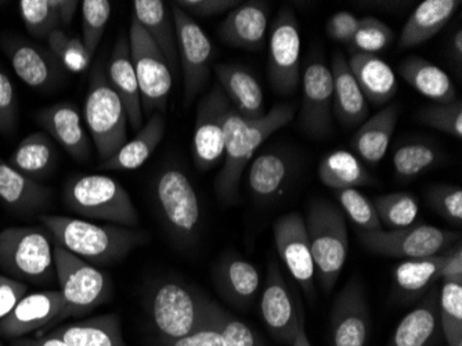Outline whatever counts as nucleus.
Wrapping results in <instances>:
<instances>
[{"mask_svg": "<svg viewBox=\"0 0 462 346\" xmlns=\"http://www.w3.org/2000/svg\"><path fill=\"white\" fill-rule=\"evenodd\" d=\"M295 116V106L276 104L262 118L248 119L231 106L226 119L225 164L215 181L217 200L223 205L240 202V183L244 169L262 143L290 124Z\"/></svg>", "mask_w": 462, "mask_h": 346, "instance_id": "1", "label": "nucleus"}, {"mask_svg": "<svg viewBox=\"0 0 462 346\" xmlns=\"http://www.w3.org/2000/svg\"><path fill=\"white\" fill-rule=\"evenodd\" d=\"M39 220L54 244L97 267L124 261L134 249L149 241V234L144 231L118 225H96L59 215H42Z\"/></svg>", "mask_w": 462, "mask_h": 346, "instance_id": "2", "label": "nucleus"}, {"mask_svg": "<svg viewBox=\"0 0 462 346\" xmlns=\"http://www.w3.org/2000/svg\"><path fill=\"white\" fill-rule=\"evenodd\" d=\"M211 299L183 281L165 280L152 288L149 316L160 346L170 345L201 330Z\"/></svg>", "mask_w": 462, "mask_h": 346, "instance_id": "3", "label": "nucleus"}, {"mask_svg": "<svg viewBox=\"0 0 462 346\" xmlns=\"http://www.w3.org/2000/svg\"><path fill=\"white\" fill-rule=\"evenodd\" d=\"M305 223L314 270L324 293H331L346 264L349 249L344 212L328 200H313Z\"/></svg>", "mask_w": 462, "mask_h": 346, "instance_id": "4", "label": "nucleus"}, {"mask_svg": "<svg viewBox=\"0 0 462 346\" xmlns=\"http://www.w3.org/2000/svg\"><path fill=\"white\" fill-rule=\"evenodd\" d=\"M64 202L83 218L107 220L122 228L134 229L139 225V213L129 192L110 176L71 179L64 187Z\"/></svg>", "mask_w": 462, "mask_h": 346, "instance_id": "5", "label": "nucleus"}, {"mask_svg": "<svg viewBox=\"0 0 462 346\" xmlns=\"http://www.w3.org/2000/svg\"><path fill=\"white\" fill-rule=\"evenodd\" d=\"M53 255L60 293L64 299L56 324L69 317L85 316L111 298L113 281L106 273L57 244Z\"/></svg>", "mask_w": 462, "mask_h": 346, "instance_id": "6", "label": "nucleus"}, {"mask_svg": "<svg viewBox=\"0 0 462 346\" xmlns=\"http://www.w3.org/2000/svg\"><path fill=\"white\" fill-rule=\"evenodd\" d=\"M83 117L101 160L113 157L126 143L128 114L100 64L93 69L90 75Z\"/></svg>", "mask_w": 462, "mask_h": 346, "instance_id": "7", "label": "nucleus"}, {"mask_svg": "<svg viewBox=\"0 0 462 346\" xmlns=\"http://www.w3.org/2000/svg\"><path fill=\"white\" fill-rule=\"evenodd\" d=\"M51 233L43 228L0 231V269L18 281L48 285L56 277Z\"/></svg>", "mask_w": 462, "mask_h": 346, "instance_id": "8", "label": "nucleus"}, {"mask_svg": "<svg viewBox=\"0 0 462 346\" xmlns=\"http://www.w3.org/2000/svg\"><path fill=\"white\" fill-rule=\"evenodd\" d=\"M161 220L178 246L190 247L201 230V207L196 190L178 168L161 172L154 190Z\"/></svg>", "mask_w": 462, "mask_h": 346, "instance_id": "9", "label": "nucleus"}, {"mask_svg": "<svg viewBox=\"0 0 462 346\" xmlns=\"http://www.w3.org/2000/svg\"><path fill=\"white\" fill-rule=\"evenodd\" d=\"M128 38L132 61L139 82L143 116L165 113L173 83L165 57L134 18H132Z\"/></svg>", "mask_w": 462, "mask_h": 346, "instance_id": "10", "label": "nucleus"}, {"mask_svg": "<svg viewBox=\"0 0 462 346\" xmlns=\"http://www.w3.org/2000/svg\"><path fill=\"white\" fill-rule=\"evenodd\" d=\"M360 243L373 254L421 259L450 248L458 234L430 225H411L401 230L360 231Z\"/></svg>", "mask_w": 462, "mask_h": 346, "instance_id": "11", "label": "nucleus"}, {"mask_svg": "<svg viewBox=\"0 0 462 346\" xmlns=\"http://www.w3.org/2000/svg\"><path fill=\"white\" fill-rule=\"evenodd\" d=\"M170 7L175 23L179 61L183 71L184 104L190 106L204 89L211 75L209 70L214 57V46L193 17L179 9L175 4Z\"/></svg>", "mask_w": 462, "mask_h": 346, "instance_id": "12", "label": "nucleus"}, {"mask_svg": "<svg viewBox=\"0 0 462 346\" xmlns=\"http://www.w3.org/2000/svg\"><path fill=\"white\" fill-rule=\"evenodd\" d=\"M300 31L290 7L284 6L273 23L269 43V79L274 92L291 96L300 86Z\"/></svg>", "mask_w": 462, "mask_h": 346, "instance_id": "13", "label": "nucleus"}, {"mask_svg": "<svg viewBox=\"0 0 462 346\" xmlns=\"http://www.w3.org/2000/svg\"><path fill=\"white\" fill-rule=\"evenodd\" d=\"M231 103L219 83L199 100L194 129L193 154L197 169L207 172L225 155L226 119Z\"/></svg>", "mask_w": 462, "mask_h": 346, "instance_id": "14", "label": "nucleus"}, {"mask_svg": "<svg viewBox=\"0 0 462 346\" xmlns=\"http://www.w3.org/2000/svg\"><path fill=\"white\" fill-rule=\"evenodd\" d=\"M370 329V306L365 285L357 276H353L335 298L329 319V343L365 346Z\"/></svg>", "mask_w": 462, "mask_h": 346, "instance_id": "15", "label": "nucleus"}, {"mask_svg": "<svg viewBox=\"0 0 462 346\" xmlns=\"http://www.w3.org/2000/svg\"><path fill=\"white\" fill-rule=\"evenodd\" d=\"M261 313L270 335L282 345L292 346L305 317L302 308L293 299L276 259L270 261L267 269L266 285L262 293Z\"/></svg>", "mask_w": 462, "mask_h": 346, "instance_id": "16", "label": "nucleus"}, {"mask_svg": "<svg viewBox=\"0 0 462 346\" xmlns=\"http://www.w3.org/2000/svg\"><path fill=\"white\" fill-rule=\"evenodd\" d=\"M273 234L276 241L277 252L292 277L297 280L309 299L316 296L314 288L313 257L309 244L306 223L300 213H288L282 216L273 225Z\"/></svg>", "mask_w": 462, "mask_h": 346, "instance_id": "17", "label": "nucleus"}, {"mask_svg": "<svg viewBox=\"0 0 462 346\" xmlns=\"http://www.w3.org/2000/svg\"><path fill=\"white\" fill-rule=\"evenodd\" d=\"M303 98L300 125L302 131L314 139H324L332 132V83L331 70L320 60H314L306 67L302 79Z\"/></svg>", "mask_w": 462, "mask_h": 346, "instance_id": "18", "label": "nucleus"}, {"mask_svg": "<svg viewBox=\"0 0 462 346\" xmlns=\"http://www.w3.org/2000/svg\"><path fill=\"white\" fill-rule=\"evenodd\" d=\"M2 48L17 77L33 89L53 88L66 70L51 51L31 42L6 38L2 41Z\"/></svg>", "mask_w": 462, "mask_h": 346, "instance_id": "19", "label": "nucleus"}, {"mask_svg": "<svg viewBox=\"0 0 462 346\" xmlns=\"http://www.w3.org/2000/svg\"><path fill=\"white\" fill-rule=\"evenodd\" d=\"M62 306L64 299L60 290L28 294L0 322V335L7 340H18L31 332L54 326Z\"/></svg>", "mask_w": 462, "mask_h": 346, "instance_id": "20", "label": "nucleus"}, {"mask_svg": "<svg viewBox=\"0 0 462 346\" xmlns=\"http://www.w3.org/2000/svg\"><path fill=\"white\" fill-rule=\"evenodd\" d=\"M165 346H267L245 323L236 319L219 304L211 301L205 326L189 337Z\"/></svg>", "mask_w": 462, "mask_h": 346, "instance_id": "21", "label": "nucleus"}, {"mask_svg": "<svg viewBox=\"0 0 462 346\" xmlns=\"http://www.w3.org/2000/svg\"><path fill=\"white\" fill-rule=\"evenodd\" d=\"M36 122L78 163L90 157L89 136L72 103H57L36 114Z\"/></svg>", "mask_w": 462, "mask_h": 346, "instance_id": "22", "label": "nucleus"}, {"mask_svg": "<svg viewBox=\"0 0 462 346\" xmlns=\"http://www.w3.org/2000/svg\"><path fill=\"white\" fill-rule=\"evenodd\" d=\"M269 23V4L248 2L230 10L219 27V36L233 48L259 51Z\"/></svg>", "mask_w": 462, "mask_h": 346, "instance_id": "23", "label": "nucleus"}, {"mask_svg": "<svg viewBox=\"0 0 462 346\" xmlns=\"http://www.w3.org/2000/svg\"><path fill=\"white\" fill-rule=\"evenodd\" d=\"M106 75L113 89L124 103L129 124L134 131H140L143 126V117H144L142 98H140L139 82L134 72V61H132L129 38L125 33L116 39Z\"/></svg>", "mask_w": 462, "mask_h": 346, "instance_id": "24", "label": "nucleus"}, {"mask_svg": "<svg viewBox=\"0 0 462 346\" xmlns=\"http://www.w3.org/2000/svg\"><path fill=\"white\" fill-rule=\"evenodd\" d=\"M214 283L226 302L236 308L246 309L258 295L261 276L254 265L230 254L223 257L215 267Z\"/></svg>", "mask_w": 462, "mask_h": 346, "instance_id": "25", "label": "nucleus"}, {"mask_svg": "<svg viewBox=\"0 0 462 346\" xmlns=\"http://www.w3.org/2000/svg\"><path fill=\"white\" fill-rule=\"evenodd\" d=\"M439 293L430 290L394 330L386 346H442L443 334L439 320Z\"/></svg>", "mask_w": 462, "mask_h": 346, "instance_id": "26", "label": "nucleus"}, {"mask_svg": "<svg viewBox=\"0 0 462 346\" xmlns=\"http://www.w3.org/2000/svg\"><path fill=\"white\" fill-rule=\"evenodd\" d=\"M170 6L161 0H134V18L165 57L171 74L179 77L178 39Z\"/></svg>", "mask_w": 462, "mask_h": 346, "instance_id": "27", "label": "nucleus"}, {"mask_svg": "<svg viewBox=\"0 0 462 346\" xmlns=\"http://www.w3.org/2000/svg\"><path fill=\"white\" fill-rule=\"evenodd\" d=\"M332 108L339 124L345 127L359 126L367 119L368 103L350 71L344 54L337 53L332 59Z\"/></svg>", "mask_w": 462, "mask_h": 346, "instance_id": "28", "label": "nucleus"}, {"mask_svg": "<svg viewBox=\"0 0 462 346\" xmlns=\"http://www.w3.org/2000/svg\"><path fill=\"white\" fill-rule=\"evenodd\" d=\"M399 113V104H389L380 113L363 122L359 131L350 140V147L356 157L370 165H378L383 161L391 145Z\"/></svg>", "mask_w": 462, "mask_h": 346, "instance_id": "29", "label": "nucleus"}, {"mask_svg": "<svg viewBox=\"0 0 462 346\" xmlns=\"http://www.w3.org/2000/svg\"><path fill=\"white\" fill-rule=\"evenodd\" d=\"M347 64L367 103L383 107L394 98L397 80L393 70L376 54L353 53Z\"/></svg>", "mask_w": 462, "mask_h": 346, "instance_id": "30", "label": "nucleus"}, {"mask_svg": "<svg viewBox=\"0 0 462 346\" xmlns=\"http://www.w3.org/2000/svg\"><path fill=\"white\" fill-rule=\"evenodd\" d=\"M215 74L238 114L248 119L262 118L266 114L261 85L246 70L230 64H217Z\"/></svg>", "mask_w": 462, "mask_h": 346, "instance_id": "31", "label": "nucleus"}, {"mask_svg": "<svg viewBox=\"0 0 462 346\" xmlns=\"http://www.w3.org/2000/svg\"><path fill=\"white\" fill-rule=\"evenodd\" d=\"M53 190L38 183L0 158V200L17 212L30 213L51 205Z\"/></svg>", "mask_w": 462, "mask_h": 346, "instance_id": "32", "label": "nucleus"}, {"mask_svg": "<svg viewBox=\"0 0 462 346\" xmlns=\"http://www.w3.org/2000/svg\"><path fill=\"white\" fill-rule=\"evenodd\" d=\"M459 5V0H427L420 5L402 30L399 49L407 51L432 39L446 27Z\"/></svg>", "mask_w": 462, "mask_h": 346, "instance_id": "33", "label": "nucleus"}, {"mask_svg": "<svg viewBox=\"0 0 462 346\" xmlns=\"http://www.w3.org/2000/svg\"><path fill=\"white\" fill-rule=\"evenodd\" d=\"M51 334L69 346H128L122 335L121 320L116 313L69 323L57 327Z\"/></svg>", "mask_w": 462, "mask_h": 346, "instance_id": "34", "label": "nucleus"}, {"mask_svg": "<svg viewBox=\"0 0 462 346\" xmlns=\"http://www.w3.org/2000/svg\"><path fill=\"white\" fill-rule=\"evenodd\" d=\"M165 134L163 114L154 113L131 142L125 143L113 157L101 163L106 171H134L144 165Z\"/></svg>", "mask_w": 462, "mask_h": 346, "instance_id": "35", "label": "nucleus"}, {"mask_svg": "<svg viewBox=\"0 0 462 346\" xmlns=\"http://www.w3.org/2000/svg\"><path fill=\"white\" fill-rule=\"evenodd\" d=\"M399 74L417 92L438 104L456 100V86L448 75L422 57H407L399 66Z\"/></svg>", "mask_w": 462, "mask_h": 346, "instance_id": "36", "label": "nucleus"}, {"mask_svg": "<svg viewBox=\"0 0 462 346\" xmlns=\"http://www.w3.org/2000/svg\"><path fill=\"white\" fill-rule=\"evenodd\" d=\"M450 248L446 249L445 254L442 255L412 259V261L397 265L394 267L393 283L399 298L411 301L430 290L433 283L440 278L443 267L448 262Z\"/></svg>", "mask_w": 462, "mask_h": 346, "instance_id": "37", "label": "nucleus"}, {"mask_svg": "<svg viewBox=\"0 0 462 346\" xmlns=\"http://www.w3.org/2000/svg\"><path fill=\"white\" fill-rule=\"evenodd\" d=\"M319 178L329 189H356L375 186L378 181L363 166L359 158L347 151H335L319 165Z\"/></svg>", "mask_w": 462, "mask_h": 346, "instance_id": "38", "label": "nucleus"}, {"mask_svg": "<svg viewBox=\"0 0 462 346\" xmlns=\"http://www.w3.org/2000/svg\"><path fill=\"white\" fill-rule=\"evenodd\" d=\"M56 160L57 151L51 137L38 132L21 140L7 164L23 175L36 181L51 173Z\"/></svg>", "mask_w": 462, "mask_h": 346, "instance_id": "39", "label": "nucleus"}, {"mask_svg": "<svg viewBox=\"0 0 462 346\" xmlns=\"http://www.w3.org/2000/svg\"><path fill=\"white\" fill-rule=\"evenodd\" d=\"M291 163L279 153H266L252 163L248 184L252 196L259 201H270L277 197L291 175Z\"/></svg>", "mask_w": 462, "mask_h": 346, "instance_id": "40", "label": "nucleus"}, {"mask_svg": "<svg viewBox=\"0 0 462 346\" xmlns=\"http://www.w3.org/2000/svg\"><path fill=\"white\" fill-rule=\"evenodd\" d=\"M381 225L389 230L409 228L418 216L417 200L410 192H391L376 197L373 201Z\"/></svg>", "mask_w": 462, "mask_h": 346, "instance_id": "41", "label": "nucleus"}, {"mask_svg": "<svg viewBox=\"0 0 462 346\" xmlns=\"http://www.w3.org/2000/svg\"><path fill=\"white\" fill-rule=\"evenodd\" d=\"M438 305L446 345L462 346V283H445Z\"/></svg>", "mask_w": 462, "mask_h": 346, "instance_id": "42", "label": "nucleus"}, {"mask_svg": "<svg viewBox=\"0 0 462 346\" xmlns=\"http://www.w3.org/2000/svg\"><path fill=\"white\" fill-rule=\"evenodd\" d=\"M438 151L424 143H410L394 151V176L397 181L410 182L422 175L438 163Z\"/></svg>", "mask_w": 462, "mask_h": 346, "instance_id": "43", "label": "nucleus"}, {"mask_svg": "<svg viewBox=\"0 0 462 346\" xmlns=\"http://www.w3.org/2000/svg\"><path fill=\"white\" fill-rule=\"evenodd\" d=\"M18 9L21 20L33 38L48 41L51 33L61 30V23L51 0H21Z\"/></svg>", "mask_w": 462, "mask_h": 346, "instance_id": "44", "label": "nucleus"}, {"mask_svg": "<svg viewBox=\"0 0 462 346\" xmlns=\"http://www.w3.org/2000/svg\"><path fill=\"white\" fill-rule=\"evenodd\" d=\"M80 5H82V42L87 49L88 57L92 60L110 21L113 6L107 0H85Z\"/></svg>", "mask_w": 462, "mask_h": 346, "instance_id": "45", "label": "nucleus"}, {"mask_svg": "<svg viewBox=\"0 0 462 346\" xmlns=\"http://www.w3.org/2000/svg\"><path fill=\"white\" fill-rule=\"evenodd\" d=\"M335 196L338 199L342 210L349 216V220L360 229V231L371 233V231L383 230L373 201L363 196L359 190H337Z\"/></svg>", "mask_w": 462, "mask_h": 346, "instance_id": "46", "label": "nucleus"}, {"mask_svg": "<svg viewBox=\"0 0 462 346\" xmlns=\"http://www.w3.org/2000/svg\"><path fill=\"white\" fill-rule=\"evenodd\" d=\"M394 33L385 23L374 17L360 18L359 28L350 41L353 53L375 54L393 41Z\"/></svg>", "mask_w": 462, "mask_h": 346, "instance_id": "47", "label": "nucleus"}, {"mask_svg": "<svg viewBox=\"0 0 462 346\" xmlns=\"http://www.w3.org/2000/svg\"><path fill=\"white\" fill-rule=\"evenodd\" d=\"M418 119L428 126L445 132L450 136L462 137V103L453 100L450 103L428 106L418 113Z\"/></svg>", "mask_w": 462, "mask_h": 346, "instance_id": "48", "label": "nucleus"}, {"mask_svg": "<svg viewBox=\"0 0 462 346\" xmlns=\"http://www.w3.org/2000/svg\"><path fill=\"white\" fill-rule=\"evenodd\" d=\"M430 207L451 225H462V190L456 186H433L428 190Z\"/></svg>", "mask_w": 462, "mask_h": 346, "instance_id": "49", "label": "nucleus"}, {"mask_svg": "<svg viewBox=\"0 0 462 346\" xmlns=\"http://www.w3.org/2000/svg\"><path fill=\"white\" fill-rule=\"evenodd\" d=\"M18 104L14 86L4 70H0V134H12L17 125Z\"/></svg>", "mask_w": 462, "mask_h": 346, "instance_id": "50", "label": "nucleus"}, {"mask_svg": "<svg viewBox=\"0 0 462 346\" xmlns=\"http://www.w3.org/2000/svg\"><path fill=\"white\" fill-rule=\"evenodd\" d=\"M175 5L190 17L208 18L233 10L240 5V2H235V0H179V2H175Z\"/></svg>", "mask_w": 462, "mask_h": 346, "instance_id": "51", "label": "nucleus"}, {"mask_svg": "<svg viewBox=\"0 0 462 346\" xmlns=\"http://www.w3.org/2000/svg\"><path fill=\"white\" fill-rule=\"evenodd\" d=\"M359 18L349 12H339L327 23V33L332 41L349 45L356 31L359 28Z\"/></svg>", "mask_w": 462, "mask_h": 346, "instance_id": "52", "label": "nucleus"}, {"mask_svg": "<svg viewBox=\"0 0 462 346\" xmlns=\"http://www.w3.org/2000/svg\"><path fill=\"white\" fill-rule=\"evenodd\" d=\"M28 287L23 281L0 275V322L27 295Z\"/></svg>", "mask_w": 462, "mask_h": 346, "instance_id": "53", "label": "nucleus"}, {"mask_svg": "<svg viewBox=\"0 0 462 346\" xmlns=\"http://www.w3.org/2000/svg\"><path fill=\"white\" fill-rule=\"evenodd\" d=\"M445 283H462V249L461 244L450 248L448 262L443 267L442 275Z\"/></svg>", "mask_w": 462, "mask_h": 346, "instance_id": "54", "label": "nucleus"}, {"mask_svg": "<svg viewBox=\"0 0 462 346\" xmlns=\"http://www.w3.org/2000/svg\"><path fill=\"white\" fill-rule=\"evenodd\" d=\"M51 6L56 10L57 15H59L60 23L62 25L69 27L71 24L72 18H74L75 13H77L79 2L75 0H51Z\"/></svg>", "mask_w": 462, "mask_h": 346, "instance_id": "55", "label": "nucleus"}, {"mask_svg": "<svg viewBox=\"0 0 462 346\" xmlns=\"http://www.w3.org/2000/svg\"><path fill=\"white\" fill-rule=\"evenodd\" d=\"M69 36L61 30L54 31L48 38L49 51L57 57V60H59L61 64L62 60L66 57L67 49H69Z\"/></svg>", "mask_w": 462, "mask_h": 346, "instance_id": "56", "label": "nucleus"}, {"mask_svg": "<svg viewBox=\"0 0 462 346\" xmlns=\"http://www.w3.org/2000/svg\"><path fill=\"white\" fill-rule=\"evenodd\" d=\"M12 346H69L53 334L39 335L38 338H18L13 340Z\"/></svg>", "mask_w": 462, "mask_h": 346, "instance_id": "57", "label": "nucleus"}, {"mask_svg": "<svg viewBox=\"0 0 462 346\" xmlns=\"http://www.w3.org/2000/svg\"><path fill=\"white\" fill-rule=\"evenodd\" d=\"M451 51H453L454 60L458 62V66H461L462 62V30L459 28L457 31L456 35L453 36V45H451Z\"/></svg>", "mask_w": 462, "mask_h": 346, "instance_id": "58", "label": "nucleus"}, {"mask_svg": "<svg viewBox=\"0 0 462 346\" xmlns=\"http://www.w3.org/2000/svg\"><path fill=\"white\" fill-rule=\"evenodd\" d=\"M292 346H311L308 335H306L305 320L300 323V330H298L297 337L293 341Z\"/></svg>", "mask_w": 462, "mask_h": 346, "instance_id": "59", "label": "nucleus"}, {"mask_svg": "<svg viewBox=\"0 0 462 346\" xmlns=\"http://www.w3.org/2000/svg\"><path fill=\"white\" fill-rule=\"evenodd\" d=\"M0 346H4V345H2V343H0Z\"/></svg>", "mask_w": 462, "mask_h": 346, "instance_id": "60", "label": "nucleus"}]
</instances>
